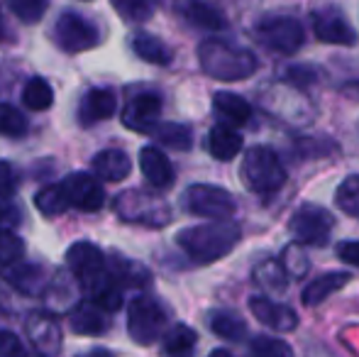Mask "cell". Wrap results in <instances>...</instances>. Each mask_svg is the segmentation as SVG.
I'll return each mask as SVG.
<instances>
[{"instance_id": "obj_1", "label": "cell", "mask_w": 359, "mask_h": 357, "mask_svg": "<svg viewBox=\"0 0 359 357\" xmlns=\"http://www.w3.org/2000/svg\"><path fill=\"white\" fill-rule=\"evenodd\" d=\"M240 228L230 220H213V223L184 228L176 235V243L194 262L210 264L232 252L235 245L240 243Z\"/></svg>"}, {"instance_id": "obj_2", "label": "cell", "mask_w": 359, "mask_h": 357, "mask_svg": "<svg viewBox=\"0 0 359 357\" xmlns=\"http://www.w3.org/2000/svg\"><path fill=\"white\" fill-rule=\"evenodd\" d=\"M198 62L201 69L217 81H242L259 69V62L250 49L225 39H203L198 44Z\"/></svg>"}, {"instance_id": "obj_3", "label": "cell", "mask_w": 359, "mask_h": 357, "mask_svg": "<svg viewBox=\"0 0 359 357\" xmlns=\"http://www.w3.org/2000/svg\"><path fill=\"white\" fill-rule=\"evenodd\" d=\"M240 172L245 184L257 194H271L286 184V167L281 164L279 154L264 144H255L247 149Z\"/></svg>"}, {"instance_id": "obj_4", "label": "cell", "mask_w": 359, "mask_h": 357, "mask_svg": "<svg viewBox=\"0 0 359 357\" xmlns=\"http://www.w3.org/2000/svg\"><path fill=\"white\" fill-rule=\"evenodd\" d=\"M115 213L125 223L149 225V228H164L171 220V208L166 206V201L140 189H130L120 194L115 198Z\"/></svg>"}, {"instance_id": "obj_5", "label": "cell", "mask_w": 359, "mask_h": 357, "mask_svg": "<svg viewBox=\"0 0 359 357\" xmlns=\"http://www.w3.org/2000/svg\"><path fill=\"white\" fill-rule=\"evenodd\" d=\"M257 39L279 54H296L306 42V29L291 15H266L255 27Z\"/></svg>"}, {"instance_id": "obj_6", "label": "cell", "mask_w": 359, "mask_h": 357, "mask_svg": "<svg viewBox=\"0 0 359 357\" xmlns=\"http://www.w3.org/2000/svg\"><path fill=\"white\" fill-rule=\"evenodd\" d=\"M166 311L151 296H137L128 309V333L137 345H151L164 335Z\"/></svg>"}, {"instance_id": "obj_7", "label": "cell", "mask_w": 359, "mask_h": 357, "mask_svg": "<svg viewBox=\"0 0 359 357\" xmlns=\"http://www.w3.org/2000/svg\"><path fill=\"white\" fill-rule=\"evenodd\" d=\"M181 201H184V208L191 215H198V218H208V220H227L237 208L235 196L230 191L210 184L189 186L184 191V196H181Z\"/></svg>"}, {"instance_id": "obj_8", "label": "cell", "mask_w": 359, "mask_h": 357, "mask_svg": "<svg viewBox=\"0 0 359 357\" xmlns=\"http://www.w3.org/2000/svg\"><path fill=\"white\" fill-rule=\"evenodd\" d=\"M335 218L318 203H303L288 220V233L298 245H325Z\"/></svg>"}, {"instance_id": "obj_9", "label": "cell", "mask_w": 359, "mask_h": 357, "mask_svg": "<svg viewBox=\"0 0 359 357\" xmlns=\"http://www.w3.org/2000/svg\"><path fill=\"white\" fill-rule=\"evenodd\" d=\"M54 39L57 44L69 54L88 52L100 42V32L90 20H86L79 13H64L59 15L54 25Z\"/></svg>"}, {"instance_id": "obj_10", "label": "cell", "mask_w": 359, "mask_h": 357, "mask_svg": "<svg viewBox=\"0 0 359 357\" xmlns=\"http://www.w3.org/2000/svg\"><path fill=\"white\" fill-rule=\"evenodd\" d=\"M311 25L313 32L320 42L325 44H340V47H355L357 44V32L347 18L332 5H325V8H318L316 13L311 15Z\"/></svg>"}, {"instance_id": "obj_11", "label": "cell", "mask_w": 359, "mask_h": 357, "mask_svg": "<svg viewBox=\"0 0 359 357\" xmlns=\"http://www.w3.org/2000/svg\"><path fill=\"white\" fill-rule=\"evenodd\" d=\"M62 189L67 194L69 206H76L83 213H95L103 208L105 203V191L98 184V179L83 172H74L62 181Z\"/></svg>"}, {"instance_id": "obj_12", "label": "cell", "mask_w": 359, "mask_h": 357, "mask_svg": "<svg viewBox=\"0 0 359 357\" xmlns=\"http://www.w3.org/2000/svg\"><path fill=\"white\" fill-rule=\"evenodd\" d=\"M250 311L259 323H264L271 330H279V333H291V330L298 328L296 311L286 304L271 301L269 296H252Z\"/></svg>"}, {"instance_id": "obj_13", "label": "cell", "mask_w": 359, "mask_h": 357, "mask_svg": "<svg viewBox=\"0 0 359 357\" xmlns=\"http://www.w3.org/2000/svg\"><path fill=\"white\" fill-rule=\"evenodd\" d=\"M161 115V98L151 90L147 93H140L125 105L123 110V123L128 130H135V133H144L149 135V130L159 123Z\"/></svg>"}, {"instance_id": "obj_14", "label": "cell", "mask_w": 359, "mask_h": 357, "mask_svg": "<svg viewBox=\"0 0 359 357\" xmlns=\"http://www.w3.org/2000/svg\"><path fill=\"white\" fill-rule=\"evenodd\" d=\"M67 264L69 269L74 271L76 279L90 281L93 276H98L108 264H105V257L95 245L90 243H74L72 248L67 250Z\"/></svg>"}, {"instance_id": "obj_15", "label": "cell", "mask_w": 359, "mask_h": 357, "mask_svg": "<svg viewBox=\"0 0 359 357\" xmlns=\"http://www.w3.org/2000/svg\"><path fill=\"white\" fill-rule=\"evenodd\" d=\"M176 10H179V15L186 22L198 29L220 32V29L227 27L225 15L217 8H213L210 3H205V0H176Z\"/></svg>"}, {"instance_id": "obj_16", "label": "cell", "mask_w": 359, "mask_h": 357, "mask_svg": "<svg viewBox=\"0 0 359 357\" xmlns=\"http://www.w3.org/2000/svg\"><path fill=\"white\" fill-rule=\"evenodd\" d=\"M86 294H88L90 304H95L98 309H103L105 314H113L123 306V286L115 281V276L110 274V269L105 267L98 276H93L90 281H86Z\"/></svg>"}, {"instance_id": "obj_17", "label": "cell", "mask_w": 359, "mask_h": 357, "mask_svg": "<svg viewBox=\"0 0 359 357\" xmlns=\"http://www.w3.org/2000/svg\"><path fill=\"white\" fill-rule=\"evenodd\" d=\"M140 169H142L144 179L149 181L154 189H169L176 179V172L171 167L169 157L154 144H147L140 152Z\"/></svg>"}, {"instance_id": "obj_18", "label": "cell", "mask_w": 359, "mask_h": 357, "mask_svg": "<svg viewBox=\"0 0 359 357\" xmlns=\"http://www.w3.org/2000/svg\"><path fill=\"white\" fill-rule=\"evenodd\" d=\"M213 110L222 125H230V128H242L252 120V105L230 90H217L213 95Z\"/></svg>"}, {"instance_id": "obj_19", "label": "cell", "mask_w": 359, "mask_h": 357, "mask_svg": "<svg viewBox=\"0 0 359 357\" xmlns=\"http://www.w3.org/2000/svg\"><path fill=\"white\" fill-rule=\"evenodd\" d=\"M350 281H352L350 271H325V274H320L318 279L308 281V284L303 286L301 301L306 306H318V304H323L327 296L335 294V291L345 289Z\"/></svg>"}, {"instance_id": "obj_20", "label": "cell", "mask_w": 359, "mask_h": 357, "mask_svg": "<svg viewBox=\"0 0 359 357\" xmlns=\"http://www.w3.org/2000/svg\"><path fill=\"white\" fill-rule=\"evenodd\" d=\"M118 110V98H115L113 90L108 88H93L86 93L83 103H81V123L83 125H93L98 120H108L115 115Z\"/></svg>"}, {"instance_id": "obj_21", "label": "cell", "mask_w": 359, "mask_h": 357, "mask_svg": "<svg viewBox=\"0 0 359 357\" xmlns=\"http://www.w3.org/2000/svg\"><path fill=\"white\" fill-rule=\"evenodd\" d=\"M93 172L103 181H123L133 172V162L123 149H103L93 157Z\"/></svg>"}, {"instance_id": "obj_22", "label": "cell", "mask_w": 359, "mask_h": 357, "mask_svg": "<svg viewBox=\"0 0 359 357\" xmlns=\"http://www.w3.org/2000/svg\"><path fill=\"white\" fill-rule=\"evenodd\" d=\"M242 135L237 133L230 125H215L208 135V152L213 159H220V162H230L237 154L242 152Z\"/></svg>"}, {"instance_id": "obj_23", "label": "cell", "mask_w": 359, "mask_h": 357, "mask_svg": "<svg viewBox=\"0 0 359 357\" xmlns=\"http://www.w3.org/2000/svg\"><path fill=\"white\" fill-rule=\"evenodd\" d=\"M69 325L79 335H103L108 330V318H105L103 309H98L90 301H83V304H79L74 309Z\"/></svg>"}, {"instance_id": "obj_24", "label": "cell", "mask_w": 359, "mask_h": 357, "mask_svg": "<svg viewBox=\"0 0 359 357\" xmlns=\"http://www.w3.org/2000/svg\"><path fill=\"white\" fill-rule=\"evenodd\" d=\"M27 333H29V338L34 340V345L47 350V353H54V350L59 348V340H62L57 321L49 318L47 314H29L27 316Z\"/></svg>"}, {"instance_id": "obj_25", "label": "cell", "mask_w": 359, "mask_h": 357, "mask_svg": "<svg viewBox=\"0 0 359 357\" xmlns=\"http://www.w3.org/2000/svg\"><path fill=\"white\" fill-rule=\"evenodd\" d=\"M133 52L137 54L142 62L147 64H156V67H166L171 64V49L161 42L159 37L154 34H147V32H137L133 37Z\"/></svg>"}, {"instance_id": "obj_26", "label": "cell", "mask_w": 359, "mask_h": 357, "mask_svg": "<svg viewBox=\"0 0 359 357\" xmlns=\"http://www.w3.org/2000/svg\"><path fill=\"white\" fill-rule=\"evenodd\" d=\"M210 330L222 340H232V343H240L247 335V323L242 321V316H237L235 311H213L208 316Z\"/></svg>"}, {"instance_id": "obj_27", "label": "cell", "mask_w": 359, "mask_h": 357, "mask_svg": "<svg viewBox=\"0 0 359 357\" xmlns=\"http://www.w3.org/2000/svg\"><path fill=\"white\" fill-rule=\"evenodd\" d=\"M196 343H198L196 330L184 323L171 325L164 333V353L169 357H194Z\"/></svg>"}, {"instance_id": "obj_28", "label": "cell", "mask_w": 359, "mask_h": 357, "mask_svg": "<svg viewBox=\"0 0 359 357\" xmlns=\"http://www.w3.org/2000/svg\"><path fill=\"white\" fill-rule=\"evenodd\" d=\"M149 135L159 144H164V147L181 149V152L191 149V142H194L191 128H186V125H181V123H156L154 128L149 130Z\"/></svg>"}, {"instance_id": "obj_29", "label": "cell", "mask_w": 359, "mask_h": 357, "mask_svg": "<svg viewBox=\"0 0 359 357\" xmlns=\"http://www.w3.org/2000/svg\"><path fill=\"white\" fill-rule=\"evenodd\" d=\"M5 276L15 289L25 291V294H39L44 289V271L32 264H13L5 269Z\"/></svg>"}, {"instance_id": "obj_30", "label": "cell", "mask_w": 359, "mask_h": 357, "mask_svg": "<svg viewBox=\"0 0 359 357\" xmlns=\"http://www.w3.org/2000/svg\"><path fill=\"white\" fill-rule=\"evenodd\" d=\"M108 269L120 286H144V284H149V279H151L147 267H142L140 262H133V260L118 257V255H115V260L110 262Z\"/></svg>"}, {"instance_id": "obj_31", "label": "cell", "mask_w": 359, "mask_h": 357, "mask_svg": "<svg viewBox=\"0 0 359 357\" xmlns=\"http://www.w3.org/2000/svg\"><path fill=\"white\" fill-rule=\"evenodd\" d=\"M22 103L27 105L29 110H47V108H52V103H54V90L44 79L34 76L25 83Z\"/></svg>"}, {"instance_id": "obj_32", "label": "cell", "mask_w": 359, "mask_h": 357, "mask_svg": "<svg viewBox=\"0 0 359 357\" xmlns=\"http://www.w3.org/2000/svg\"><path fill=\"white\" fill-rule=\"evenodd\" d=\"M335 206L345 215L359 220V174L342 179L335 191Z\"/></svg>"}, {"instance_id": "obj_33", "label": "cell", "mask_w": 359, "mask_h": 357, "mask_svg": "<svg viewBox=\"0 0 359 357\" xmlns=\"http://www.w3.org/2000/svg\"><path fill=\"white\" fill-rule=\"evenodd\" d=\"M115 13L125 20V22H147L154 15L156 3L154 0H110Z\"/></svg>"}, {"instance_id": "obj_34", "label": "cell", "mask_w": 359, "mask_h": 357, "mask_svg": "<svg viewBox=\"0 0 359 357\" xmlns=\"http://www.w3.org/2000/svg\"><path fill=\"white\" fill-rule=\"evenodd\" d=\"M34 203H37V208L42 210L44 215H49V218H54V215L64 213V210L69 208V201H67V194H64L62 184L42 189L34 196Z\"/></svg>"}, {"instance_id": "obj_35", "label": "cell", "mask_w": 359, "mask_h": 357, "mask_svg": "<svg viewBox=\"0 0 359 357\" xmlns=\"http://www.w3.org/2000/svg\"><path fill=\"white\" fill-rule=\"evenodd\" d=\"M255 279L259 281L262 286H264L266 291H276V294H281V291L288 286V274L284 271L279 262H264L259 264V267L255 269Z\"/></svg>"}, {"instance_id": "obj_36", "label": "cell", "mask_w": 359, "mask_h": 357, "mask_svg": "<svg viewBox=\"0 0 359 357\" xmlns=\"http://www.w3.org/2000/svg\"><path fill=\"white\" fill-rule=\"evenodd\" d=\"M252 357H293V350L286 340L271 335H257L250 345Z\"/></svg>"}, {"instance_id": "obj_37", "label": "cell", "mask_w": 359, "mask_h": 357, "mask_svg": "<svg viewBox=\"0 0 359 357\" xmlns=\"http://www.w3.org/2000/svg\"><path fill=\"white\" fill-rule=\"evenodd\" d=\"M27 133V120L15 105L0 103V135L3 137H22Z\"/></svg>"}, {"instance_id": "obj_38", "label": "cell", "mask_w": 359, "mask_h": 357, "mask_svg": "<svg viewBox=\"0 0 359 357\" xmlns=\"http://www.w3.org/2000/svg\"><path fill=\"white\" fill-rule=\"evenodd\" d=\"M47 5H49L47 0H8V8L25 25L39 22L44 18V13H47Z\"/></svg>"}, {"instance_id": "obj_39", "label": "cell", "mask_w": 359, "mask_h": 357, "mask_svg": "<svg viewBox=\"0 0 359 357\" xmlns=\"http://www.w3.org/2000/svg\"><path fill=\"white\" fill-rule=\"evenodd\" d=\"M25 255V243L10 230H0V269H8L18 264Z\"/></svg>"}, {"instance_id": "obj_40", "label": "cell", "mask_w": 359, "mask_h": 357, "mask_svg": "<svg viewBox=\"0 0 359 357\" xmlns=\"http://www.w3.org/2000/svg\"><path fill=\"white\" fill-rule=\"evenodd\" d=\"M284 76H286V81L291 83V86H296V88H308V86H313V83L318 81V72H316V69L303 67V64H298V67H291L284 74Z\"/></svg>"}, {"instance_id": "obj_41", "label": "cell", "mask_w": 359, "mask_h": 357, "mask_svg": "<svg viewBox=\"0 0 359 357\" xmlns=\"http://www.w3.org/2000/svg\"><path fill=\"white\" fill-rule=\"evenodd\" d=\"M284 271L288 276H303L308 271V257H303L298 248H288L284 252Z\"/></svg>"}, {"instance_id": "obj_42", "label": "cell", "mask_w": 359, "mask_h": 357, "mask_svg": "<svg viewBox=\"0 0 359 357\" xmlns=\"http://www.w3.org/2000/svg\"><path fill=\"white\" fill-rule=\"evenodd\" d=\"M20 184V177L10 162H0V198H10L15 196Z\"/></svg>"}, {"instance_id": "obj_43", "label": "cell", "mask_w": 359, "mask_h": 357, "mask_svg": "<svg viewBox=\"0 0 359 357\" xmlns=\"http://www.w3.org/2000/svg\"><path fill=\"white\" fill-rule=\"evenodd\" d=\"M0 357H25V345L13 330H0Z\"/></svg>"}, {"instance_id": "obj_44", "label": "cell", "mask_w": 359, "mask_h": 357, "mask_svg": "<svg viewBox=\"0 0 359 357\" xmlns=\"http://www.w3.org/2000/svg\"><path fill=\"white\" fill-rule=\"evenodd\" d=\"M335 252L342 262L352 264V267H359V240H345V243L337 245Z\"/></svg>"}, {"instance_id": "obj_45", "label": "cell", "mask_w": 359, "mask_h": 357, "mask_svg": "<svg viewBox=\"0 0 359 357\" xmlns=\"http://www.w3.org/2000/svg\"><path fill=\"white\" fill-rule=\"evenodd\" d=\"M18 220H20V213L13 206L0 203V228H13V225H18Z\"/></svg>"}, {"instance_id": "obj_46", "label": "cell", "mask_w": 359, "mask_h": 357, "mask_svg": "<svg viewBox=\"0 0 359 357\" xmlns=\"http://www.w3.org/2000/svg\"><path fill=\"white\" fill-rule=\"evenodd\" d=\"M342 93H347L350 98H359V81H350L342 86Z\"/></svg>"}, {"instance_id": "obj_47", "label": "cell", "mask_w": 359, "mask_h": 357, "mask_svg": "<svg viewBox=\"0 0 359 357\" xmlns=\"http://www.w3.org/2000/svg\"><path fill=\"white\" fill-rule=\"evenodd\" d=\"M81 357H115L113 353H108V350H90V353L81 355Z\"/></svg>"}, {"instance_id": "obj_48", "label": "cell", "mask_w": 359, "mask_h": 357, "mask_svg": "<svg viewBox=\"0 0 359 357\" xmlns=\"http://www.w3.org/2000/svg\"><path fill=\"white\" fill-rule=\"evenodd\" d=\"M208 357H235V355L227 353V350H213V353H210Z\"/></svg>"}]
</instances>
